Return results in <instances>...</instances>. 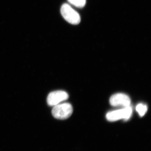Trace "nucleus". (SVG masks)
I'll list each match as a JSON object with an SVG mask.
<instances>
[{"instance_id": "nucleus-1", "label": "nucleus", "mask_w": 151, "mask_h": 151, "mask_svg": "<svg viewBox=\"0 0 151 151\" xmlns=\"http://www.w3.org/2000/svg\"><path fill=\"white\" fill-rule=\"evenodd\" d=\"M73 111L71 104L64 103L54 106L52 111V113L55 119L64 120L70 117L73 113Z\"/></svg>"}, {"instance_id": "nucleus-4", "label": "nucleus", "mask_w": 151, "mask_h": 151, "mask_svg": "<svg viewBox=\"0 0 151 151\" xmlns=\"http://www.w3.org/2000/svg\"><path fill=\"white\" fill-rule=\"evenodd\" d=\"M68 98V95L67 92L58 90L50 92L47 96V100L49 106H54L67 100Z\"/></svg>"}, {"instance_id": "nucleus-2", "label": "nucleus", "mask_w": 151, "mask_h": 151, "mask_svg": "<svg viewBox=\"0 0 151 151\" xmlns=\"http://www.w3.org/2000/svg\"><path fill=\"white\" fill-rule=\"evenodd\" d=\"M60 12L65 20L71 24H78L81 22V18L79 14L68 4L63 5Z\"/></svg>"}, {"instance_id": "nucleus-6", "label": "nucleus", "mask_w": 151, "mask_h": 151, "mask_svg": "<svg viewBox=\"0 0 151 151\" xmlns=\"http://www.w3.org/2000/svg\"><path fill=\"white\" fill-rule=\"evenodd\" d=\"M136 110L139 113L140 117H143L147 111V105L139 104L136 107Z\"/></svg>"}, {"instance_id": "nucleus-7", "label": "nucleus", "mask_w": 151, "mask_h": 151, "mask_svg": "<svg viewBox=\"0 0 151 151\" xmlns=\"http://www.w3.org/2000/svg\"><path fill=\"white\" fill-rule=\"evenodd\" d=\"M69 3L76 7L81 8L86 4V0H68Z\"/></svg>"}, {"instance_id": "nucleus-3", "label": "nucleus", "mask_w": 151, "mask_h": 151, "mask_svg": "<svg viewBox=\"0 0 151 151\" xmlns=\"http://www.w3.org/2000/svg\"><path fill=\"white\" fill-rule=\"evenodd\" d=\"M132 113V108L130 106L123 109L108 112L106 117L109 122H115L121 119L127 121L130 119Z\"/></svg>"}, {"instance_id": "nucleus-5", "label": "nucleus", "mask_w": 151, "mask_h": 151, "mask_svg": "<svg viewBox=\"0 0 151 151\" xmlns=\"http://www.w3.org/2000/svg\"><path fill=\"white\" fill-rule=\"evenodd\" d=\"M110 103L113 107H129L131 104V99L127 94L118 93L111 96Z\"/></svg>"}]
</instances>
